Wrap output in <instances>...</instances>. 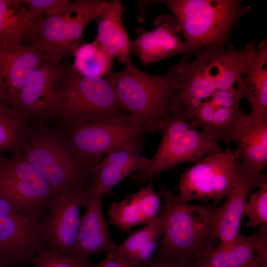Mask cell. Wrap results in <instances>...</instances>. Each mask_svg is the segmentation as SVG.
<instances>
[{"instance_id": "obj_1", "label": "cell", "mask_w": 267, "mask_h": 267, "mask_svg": "<svg viewBox=\"0 0 267 267\" xmlns=\"http://www.w3.org/2000/svg\"><path fill=\"white\" fill-rule=\"evenodd\" d=\"M162 204L159 213L164 230L154 258H166L192 263L219 245L216 230L217 207L180 200L166 184H159Z\"/></svg>"}, {"instance_id": "obj_2", "label": "cell", "mask_w": 267, "mask_h": 267, "mask_svg": "<svg viewBox=\"0 0 267 267\" xmlns=\"http://www.w3.org/2000/svg\"><path fill=\"white\" fill-rule=\"evenodd\" d=\"M22 154L47 183L54 196L94 185V166L58 126L29 123Z\"/></svg>"}, {"instance_id": "obj_3", "label": "cell", "mask_w": 267, "mask_h": 267, "mask_svg": "<svg viewBox=\"0 0 267 267\" xmlns=\"http://www.w3.org/2000/svg\"><path fill=\"white\" fill-rule=\"evenodd\" d=\"M176 18L187 46L179 63L188 61L205 47L230 43L232 30L251 8L238 0H164Z\"/></svg>"}, {"instance_id": "obj_4", "label": "cell", "mask_w": 267, "mask_h": 267, "mask_svg": "<svg viewBox=\"0 0 267 267\" xmlns=\"http://www.w3.org/2000/svg\"><path fill=\"white\" fill-rule=\"evenodd\" d=\"M250 47V43L238 50L211 44L192 61L172 66L178 82L174 111L195 100L208 99L217 90L233 87L241 78Z\"/></svg>"}, {"instance_id": "obj_5", "label": "cell", "mask_w": 267, "mask_h": 267, "mask_svg": "<svg viewBox=\"0 0 267 267\" xmlns=\"http://www.w3.org/2000/svg\"><path fill=\"white\" fill-rule=\"evenodd\" d=\"M119 72L103 78L112 87L123 107L141 121L145 134L159 133L173 113L178 82L171 66L164 75L155 76L136 68L132 61Z\"/></svg>"}, {"instance_id": "obj_6", "label": "cell", "mask_w": 267, "mask_h": 267, "mask_svg": "<svg viewBox=\"0 0 267 267\" xmlns=\"http://www.w3.org/2000/svg\"><path fill=\"white\" fill-rule=\"evenodd\" d=\"M130 114L103 77L82 76L71 67L65 70L60 104L51 124L73 127Z\"/></svg>"}, {"instance_id": "obj_7", "label": "cell", "mask_w": 267, "mask_h": 267, "mask_svg": "<svg viewBox=\"0 0 267 267\" xmlns=\"http://www.w3.org/2000/svg\"><path fill=\"white\" fill-rule=\"evenodd\" d=\"M160 131V144L149 164L129 177L139 189L164 171L182 163H195L210 153L222 150L217 137L199 131L176 111L165 120Z\"/></svg>"}, {"instance_id": "obj_8", "label": "cell", "mask_w": 267, "mask_h": 267, "mask_svg": "<svg viewBox=\"0 0 267 267\" xmlns=\"http://www.w3.org/2000/svg\"><path fill=\"white\" fill-rule=\"evenodd\" d=\"M106 0H71L62 13L36 20L29 37L33 44L62 58L74 54L88 24L99 15Z\"/></svg>"}, {"instance_id": "obj_9", "label": "cell", "mask_w": 267, "mask_h": 267, "mask_svg": "<svg viewBox=\"0 0 267 267\" xmlns=\"http://www.w3.org/2000/svg\"><path fill=\"white\" fill-rule=\"evenodd\" d=\"M234 161L229 148L206 155L179 173L178 198L186 202L209 203L226 197L231 187Z\"/></svg>"}, {"instance_id": "obj_10", "label": "cell", "mask_w": 267, "mask_h": 267, "mask_svg": "<svg viewBox=\"0 0 267 267\" xmlns=\"http://www.w3.org/2000/svg\"><path fill=\"white\" fill-rule=\"evenodd\" d=\"M53 196L47 183L22 153L0 156V197L40 219Z\"/></svg>"}, {"instance_id": "obj_11", "label": "cell", "mask_w": 267, "mask_h": 267, "mask_svg": "<svg viewBox=\"0 0 267 267\" xmlns=\"http://www.w3.org/2000/svg\"><path fill=\"white\" fill-rule=\"evenodd\" d=\"M61 59L47 53L26 81L17 110L27 118L29 123H52L60 104L65 75Z\"/></svg>"}, {"instance_id": "obj_12", "label": "cell", "mask_w": 267, "mask_h": 267, "mask_svg": "<svg viewBox=\"0 0 267 267\" xmlns=\"http://www.w3.org/2000/svg\"><path fill=\"white\" fill-rule=\"evenodd\" d=\"M40 219L0 197V265L14 267L31 263L44 249Z\"/></svg>"}, {"instance_id": "obj_13", "label": "cell", "mask_w": 267, "mask_h": 267, "mask_svg": "<svg viewBox=\"0 0 267 267\" xmlns=\"http://www.w3.org/2000/svg\"><path fill=\"white\" fill-rule=\"evenodd\" d=\"M60 128L93 166L112 149L139 134L145 133L141 121L133 114Z\"/></svg>"}, {"instance_id": "obj_14", "label": "cell", "mask_w": 267, "mask_h": 267, "mask_svg": "<svg viewBox=\"0 0 267 267\" xmlns=\"http://www.w3.org/2000/svg\"><path fill=\"white\" fill-rule=\"evenodd\" d=\"M94 185L89 189L61 193L47 201L45 207L48 213L40 222L43 243L48 247L46 249L73 258L81 217L80 208L85 206Z\"/></svg>"}, {"instance_id": "obj_15", "label": "cell", "mask_w": 267, "mask_h": 267, "mask_svg": "<svg viewBox=\"0 0 267 267\" xmlns=\"http://www.w3.org/2000/svg\"><path fill=\"white\" fill-rule=\"evenodd\" d=\"M267 183V176L235 159L230 191L225 201L217 207L216 230L222 249L233 245L242 234L241 225L244 207L251 191Z\"/></svg>"}, {"instance_id": "obj_16", "label": "cell", "mask_w": 267, "mask_h": 267, "mask_svg": "<svg viewBox=\"0 0 267 267\" xmlns=\"http://www.w3.org/2000/svg\"><path fill=\"white\" fill-rule=\"evenodd\" d=\"M46 54L43 47L33 44L0 47V91L4 101L13 109L17 110L27 78Z\"/></svg>"}, {"instance_id": "obj_17", "label": "cell", "mask_w": 267, "mask_h": 267, "mask_svg": "<svg viewBox=\"0 0 267 267\" xmlns=\"http://www.w3.org/2000/svg\"><path fill=\"white\" fill-rule=\"evenodd\" d=\"M145 137V133H141L118 145L94 166L95 188L104 195L149 164L150 159L141 156Z\"/></svg>"}, {"instance_id": "obj_18", "label": "cell", "mask_w": 267, "mask_h": 267, "mask_svg": "<svg viewBox=\"0 0 267 267\" xmlns=\"http://www.w3.org/2000/svg\"><path fill=\"white\" fill-rule=\"evenodd\" d=\"M154 29L135 28L136 39L132 41V50L143 65L155 63L171 56H182L187 46L181 40L178 24L174 16L161 14L153 21Z\"/></svg>"}, {"instance_id": "obj_19", "label": "cell", "mask_w": 267, "mask_h": 267, "mask_svg": "<svg viewBox=\"0 0 267 267\" xmlns=\"http://www.w3.org/2000/svg\"><path fill=\"white\" fill-rule=\"evenodd\" d=\"M104 195L95 184L85 205L86 210L81 216L73 258L88 262L91 256L105 253L113 247L102 207Z\"/></svg>"}, {"instance_id": "obj_20", "label": "cell", "mask_w": 267, "mask_h": 267, "mask_svg": "<svg viewBox=\"0 0 267 267\" xmlns=\"http://www.w3.org/2000/svg\"><path fill=\"white\" fill-rule=\"evenodd\" d=\"M153 178L146 187L128 194L122 200L111 203L107 212L109 223L121 232L129 233L132 228L155 220L161 204V195L153 186Z\"/></svg>"}, {"instance_id": "obj_21", "label": "cell", "mask_w": 267, "mask_h": 267, "mask_svg": "<svg viewBox=\"0 0 267 267\" xmlns=\"http://www.w3.org/2000/svg\"><path fill=\"white\" fill-rule=\"evenodd\" d=\"M246 65L237 82L249 103V116L255 120H267V42L261 41L256 47L254 40Z\"/></svg>"}, {"instance_id": "obj_22", "label": "cell", "mask_w": 267, "mask_h": 267, "mask_svg": "<svg viewBox=\"0 0 267 267\" xmlns=\"http://www.w3.org/2000/svg\"><path fill=\"white\" fill-rule=\"evenodd\" d=\"M181 114L204 134L230 143L248 116L240 107L227 108L203 100Z\"/></svg>"}, {"instance_id": "obj_23", "label": "cell", "mask_w": 267, "mask_h": 267, "mask_svg": "<svg viewBox=\"0 0 267 267\" xmlns=\"http://www.w3.org/2000/svg\"><path fill=\"white\" fill-rule=\"evenodd\" d=\"M125 7L119 0L105 1L95 19L97 25L95 40L113 57L126 65L131 60L132 41L124 26Z\"/></svg>"}, {"instance_id": "obj_24", "label": "cell", "mask_w": 267, "mask_h": 267, "mask_svg": "<svg viewBox=\"0 0 267 267\" xmlns=\"http://www.w3.org/2000/svg\"><path fill=\"white\" fill-rule=\"evenodd\" d=\"M232 141L235 159L262 172L267 165V120H257L248 115L235 133Z\"/></svg>"}, {"instance_id": "obj_25", "label": "cell", "mask_w": 267, "mask_h": 267, "mask_svg": "<svg viewBox=\"0 0 267 267\" xmlns=\"http://www.w3.org/2000/svg\"><path fill=\"white\" fill-rule=\"evenodd\" d=\"M36 20L23 0H0V47L22 44Z\"/></svg>"}, {"instance_id": "obj_26", "label": "cell", "mask_w": 267, "mask_h": 267, "mask_svg": "<svg viewBox=\"0 0 267 267\" xmlns=\"http://www.w3.org/2000/svg\"><path fill=\"white\" fill-rule=\"evenodd\" d=\"M258 238L255 232L248 236L241 234L233 245L222 249L215 248L194 261L191 267H262L255 258Z\"/></svg>"}, {"instance_id": "obj_27", "label": "cell", "mask_w": 267, "mask_h": 267, "mask_svg": "<svg viewBox=\"0 0 267 267\" xmlns=\"http://www.w3.org/2000/svg\"><path fill=\"white\" fill-rule=\"evenodd\" d=\"M29 120L7 103L0 104V156L10 152L22 153L26 142Z\"/></svg>"}, {"instance_id": "obj_28", "label": "cell", "mask_w": 267, "mask_h": 267, "mask_svg": "<svg viewBox=\"0 0 267 267\" xmlns=\"http://www.w3.org/2000/svg\"><path fill=\"white\" fill-rule=\"evenodd\" d=\"M73 55L71 68L82 76L101 78L111 72L113 58L95 39L80 44Z\"/></svg>"}, {"instance_id": "obj_29", "label": "cell", "mask_w": 267, "mask_h": 267, "mask_svg": "<svg viewBox=\"0 0 267 267\" xmlns=\"http://www.w3.org/2000/svg\"><path fill=\"white\" fill-rule=\"evenodd\" d=\"M164 230V219L159 213L155 220L130 234L120 244L114 243V250L129 265L138 251L147 243L156 237H161Z\"/></svg>"}, {"instance_id": "obj_30", "label": "cell", "mask_w": 267, "mask_h": 267, "mask_svg": "<svg viewBox=\"0 0 267 267\" xmlns=\"http://www.w3.org/2000/svg\"><path fill=\"white\" fill-rule=\"evenodd\" d=\"M243 217L249 219L246 224L247 227L256 228L267 224V183L251 194L244 207Z\"/></svg>"}, {"instance_id": "obj_31", "label": "cell", "mask_w": 267, "mask_h": 267, "mask_svg": "<svg viewBox=\"0 0 267 267\" xmlns=\"http://www.w3.org/2000/svg\"><path fill=\"white\" fill-rule=\"evenodd\" d=\"M31 264L35 267H87L89 263L66 257L56 251L44 248L39 251Z\"/></svg>"}, {"instance_id": "obj_32", "label": "cell", "mask_w": 267, "mask_h": 267, "mask_svg": "<svg viewBox=\"0 0 267 267\" xmlns=\"http://www.w3.org/2000/svg\"><path fill=\"white\" fill-rule=\"evenodd\" d=\"M32 16L36 20L57 15L69 6L68 0H23Z\"/></svg>"}, {"instance_id": "obj_33", "label": "cell", "mask_w": 267, "mask_h": 267, "mask_svg": "<svg viewBox=\"0 0 267 267\" xmlns=\"http://www.w3.org/2000/svg\"><path fill=\"white\" fill-rule=\"evenodd\" d=\"M243 97L241 88L231 87L228 89L219 90L214 93L208 99L213 104L227 108L240 107L239 102Z\"/></svg>"}, {"instance_id": "obj_34", "label": "cell", "mask_w": 267, "mask_h": 267, "mask_svg": "<svg viewBox=\"0 0 267 267\" xmlns=\"http://www.w3.org/2000/svg\"><path fill=\"white\" fill-rule=\"evenodd\" d=\"M258 238L255 247V258L261 267H267V226H260Z\"/></svg>"}, {"instance_id": "obj_35", "label": "cell", "mask_w": 267, "mask_h": 267, "mask_svg": "<svg viewBox=\"0 0 267 267\" xmlns=\"http://www.w3.org/2000/svg\"><path fill=\"white\" fill-rule=\"evenodd\" d=\"M87 267H130L112 248L106 253L105 258L95 265L89 264Z\"/></svg>"}, {"instance_id": "obj_36", "label": "cell", "mask_w": 267, "mask_h": 267, "mask_svg": "<svg viewBox=\"0 0 267 267\" xmlns=\"http://www.w3.org/2000/svg\"><path fill=\"white\" fill-rule=\"evenodd\" d=\"M191 263L174 259L156 258L147 267H191Z\"/></svg>"}, {"instance_id": "obj_37", "label": "cell", "mask_w": 267, "mask_h": 267, "mask_svg": "<svg viewBox=\"0 0 267 267\" xmlns=\"http://www.w3.org/2000/svg\"><path fill=\"white\" fill-rule=\"evenodd\" d=\"M2 103H7L3 99L2 94L0 91V104Z\"/></svg>"}, {"instance_id": "obj_38", "label": "cell", "mask_w": 267, "mask_h": 267, "mask_svg": "<svg viewBox=\"0 0 267 267\" xmlns=\"http://www.w3.org/2000/svg\"><path fill=\"white\" fill-rule=\"evenodd\" d=\"M0 267H1L0 265Z\"/></svg>"}]
</instances>
